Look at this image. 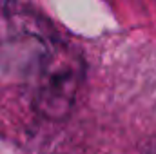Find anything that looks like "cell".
<instances>
[{"instance_id":"cell-1","label":"cell","mask_w":156,"mask_h":154,"mask_svg":"<svg viewBox=\"0 0 156 154\" xmlns=\"http://www.w3.org/2000/svg\"><path fill=\"white\" fill-rule=\"evenodd\" d=\"M83 80V62L73 49L55 45L38 71L35 107L40 114L60 120L69 114Z\"/></svg>"},{"instance_id":"cell-2","label":"cell","mask_w":156,"mask_h":154,"mask_svg":"<svg viewBox=\"0 0 156 154\" xmlns=\"http://www.w3.org/2000/svg\"><path fill=\"white\" fill-rule=\"evenodd\" d=\"M142 154H156V136L149 138L144 147H142Z\"/></svg>"}]
</instances>
